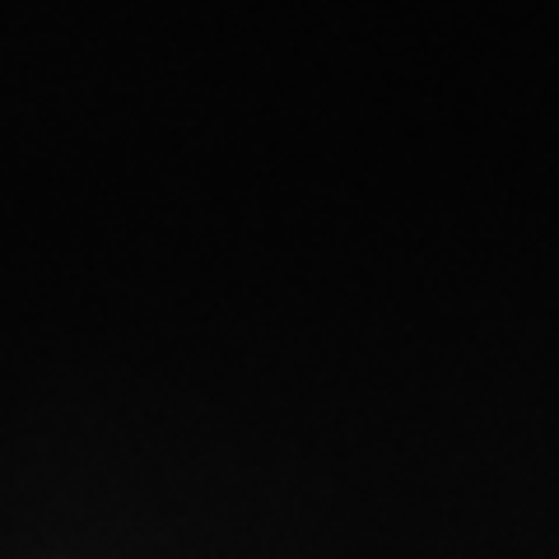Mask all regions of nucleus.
Segmentation results:
<instances>
[]
</instances>
